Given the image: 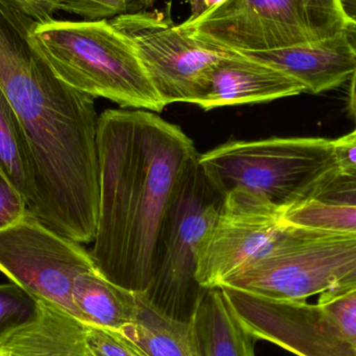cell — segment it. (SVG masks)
<instances>
[{"label":"cell","mask_w":356,"mask_h":356,"mask_svg":"<svg viewBox=\"0 0 356 356\" xmlns=\"http://www.w3.org/2000/svg\"><path fill=\"white\" fill-rule=\"evenodd\" d=\"M37 22L0 0V87L31 152L42 223L81 244L95 238L99 197L95 98L56 76L31 33Z\"/></svg>","instance_id":"1"},{"label":"cell","mask_w":356,"mask_h":356,"mask_svg":"<svg viewBox=\"0 0 356 356\" xmlns=\"http://www.w3.org/2000/svg\"><path fill=\"white\" fill-rule=\"evenodd\" d=\"M99 197L92 259L108 280L146 293L173 199L199 154L177 125L143 110H106L97 133Z\"/></svg>","instance_id":"2"},{"label":"cell","mask_w":356,"mask_h":356,"mask_svg":"<svg viewBox=\"0 0 356 356\" xmlns=\"http://www.w3.org/2000/svg\"><path fill=\"white\" fill-rule=\"evenodd\" d=\"M35 47L58 79L122 108L160 113L166 108L133 44L108 20L37 23Z\"/></svg>","instance_id":"3"},{"label":"cell","mask_w":356,"mask_h":356,"mask_svg":"<svg viewBox=\"0 0 356 356\" xmlns=\"http://www.w3.org/2000/svg\"><path fill=\"white\" fill-rule=\"evenodd\" d=\"M198 163L223 196L240 191L282 215L311 201L339 170L332 141L322 138L234 140L199 154Z\"/></svg>","instance_id":"4"},{"label":"cell","mask_w":356,"mask_h":356,"mask_svg":"<svg viewBox=\"0 0 356 356\" xmlns=\"http://www.w3.org/2000/svg\"><path fill=\"white\" fill-rule=\"evenodd\" d=\"M178 25L200 41L236 52L282 49L347 31L339 0H223Z\"/></svg>","instance_id":"5"},{"label":"cell","mask_w":356,"mask_h":356,"mask_svg":"<svg viewBox=\"0 0 356 356\" xmlns=\"http://www.w3.org/2000/svg\"><path fill=\"white\" fill-rule=\"evenodd\" d=\"M356 267V234L286 223L273 246L219 286L280 301H307Z\"/></svg>","instance_id":"6"},{"label":"cell","mask_w":356,"mask_h":356,"mask_svg":"<svg viewBox=\"0 0 356 356\" xmlns=\"http://www.w3.org/2000/svg\"><path fill=\"white\" fill-rule=\"evenodd\" d=\"M224 196L199 163L180 184L156 245L149 300L177 319H190L203 288L196 280L198 251L223 209Z\"/></svg>","instance_id":"7"},{"label":"cell","mask_w":356,"mask_h":356,"mask_svg":"<svg viewBox=\"0 0 356 356\" xmlns=\"http://www.w3.org/2000/svg\"><path fill=\"white\" fill-rule=\"evenodd\" d=\"M220 288L254 340L297 356H356V290L312 305Z\"/></svg>","instance_id":"8"},{"label":"cell","mask_w":356,"mask_h":356,"mask_svg":"<svg viewBox=\"0 0 356 356\" xmlns=\"http://www.w3.org/2000/svg\"><path fill=\"white\" fill-rule=\"evenodd\" d=\"M95 268L83 244L48 227L29 211L0 230V273L35 302L54 305L81 321L73 286L81 274Z\"/></svg>","instance_id":"9"},{"label":"cell","mask_w":356,"mask_h":356,"mask_svg":"<svg viewBox=\"0 0 356 356\" xmlns=\"http://www.w3.org/2000/svg\"><path fill=\"white\" fill-rule=\"evenodd\" d=\"M108 21L133 44L166 106L196 104L205 93L213 65L230 51L192 37L161 12L146 10Z\"/></svg>","instance_id":"10"},{"label":"cell","mask_w":356,"mask_h":356,"mask_svg":"<svg viewBox=\"0 0 356 356\" xmlns=\"http://www.w3.org/2000/svg\"><path fill=\"white\" fill-rule=\"evenodd\" d=\"M282 215L261 201L232 191L201 243L196 280L203 289L217 288L238 270L265 255L284 232Z\"/></svg>","instance_id":"11"},{"label":"cell","mask_w":356,"mask_h":356,"mask_svg":"<svg viewBox=\"0 0 356 356\" xmlns=\"http://www.w3.org/2000/svg\"><path fill=\"white\" fill-rule=\"evenodd\" d=\"M305 92L300 83L282 71L230 50L213 65L205 93L195 106L207 112L273 102Z\"/></svg>","instance_id":"12"},{"label":"cell","mask_w":356,"mask_h":356,"mask_svg":"<svg viewBox=\"0 0 356 356\" xmlns=\"http://www.w3.org/2000/svg\"><path fill=\"white\" fill-rule=\"evenodd\" d=\"M240 54L282 71L313 94L340 87L356 69V41L348 31L313 43Z\"/></svg>","instance_id":"13"},{"label":"cell","mask_w":356,"mask_h":356,"mask_svg":"<svg viewBox=\"0 0 356 356\" xmlns=\"http://www.w3.org/2000/svg\"><path fill=\"white\" fill-rule=\"evenodd\" d=\"M0 356H95L87 340V324L71 314L37 302L31 319L0 343Z\"/></svg>","instance_id":"14"},{"label":"cell","mask_w":356,"mask_h":356,"mask_svg":"<svg viewBox=\"0 0 356 356\" xmlns=\"http://www.w3.org/2000/svg\"><path fill=\"white\" fill-rule=\"evenodd\" d=\"M200 356H255L254 339L232 311L222 288L203 289L191 316Z\"/></svg>","instance_id":"15"},{"label":"cell","mask_w":356,"mask_h":356,"mask_svg":"<svg viewBox=\"0 0 356 356\" xmlns=\"http://www.w3.org/2000/svg\"><path fill=\"white\" fill-rule=\"evenodd\" d=\"M138 293L114 284L95 268L77 277L72 297L83 323L119 332L135 319Z\"/></svg>","instance_id":"16"},{"label":"cell","mask_w":356,"mask_h":356,"mask_svg":"<svg viewBox=\"0 0 356 356\" xmlns=\"http://www.w3.org/2000/svg\"><path fill=\"white\" fill-rule=\"evenodd\" d=\"M119 332L148 356H200L191 318L182 320L167 315L145 293H138L133 323Z\"/></svg>","instance_id":"17"},{"label":"cell","mask_w":356,"mask_h":356,"mask_svg":"<svg viewBox=\"0 0 356 356\" xmlns=\"http://www.w3.org/2000/svg\"><path fill=\"white\" fill-rule=\"evenodd\" d=\"M0 169L22 195L29 209L35 199L31 152L20 122L0 87Z\"/></svg>","instance_id":"18"},{"label":"cell","mask_w":356,"mask_h":356,"mask_svg":"<svg viewBox=\"0 0 356 356\" xmlns=\"http://www.w3.org/2000/svg\"><path fill=\"white\" fill-rule=\"evenodd\" d=\"M282 221L290 225L356 234V207L309 201L284 211Z\"/></svg>","instance_id":"19"},{"label":"cell","mask_w":356,"mask_h":356,"mask_svg":"<svg viewBox=\"0 0 356 356\" xmlns=\"http://www.w3.org/2000/svg\"><path fill=\"white\" fill-rule=\"evenodd\" d=\"M156 0H63L60 10L79 15L88 21L108 20L146 12Z\"/></svg>","instance_id":"20"},{"label":"cell","mask_w":356,"mask_h":356,"mask_svg":"<svg viewBox=\"0 0 356 356\" xmlns=\"http://www.w3.org/2000/svg\"><path fill=\"white\" fill-rule=\"evenodd\" d=\"M37 302L16 284H0V343L31 319Z\"/></svg>","instance_id":"21"},{"label":"cell","mask_w":356,"mask_h":356,"mask_svg":"<svg viewBox=\"0 0 356 356\" xmlns=\"http://www.w3.org/2000/svg\"><path fill=\"white\" fill-rule=\"evenodd\" d=\"M87 340L95 356H148L118 332L88 325Z\"/></svg>","instance_id":"22"},{"label":"cell","mask_w":356,"mask_h":356,"mask_svg":"<svg viewBox=\"0 0 356 356\" xmlns=\"http://www.w3.org/2000/svg\"><path fill=\"white\" fill-rule=\"evenodd\" d=\"M311 201L328 205L356 207V175L337 170L320 184Z\"/></svg>","instance_id":"23"},{"label":"cell","mask_w":356,"mask_h":356,"mask_svg":"<svg viewBox=\"0 0 356 356\" xmlns=\"http://www.w3.org/2000/svg\"><path fill=\"white\" fill-rule=\"evenodd\" d=\"M27 211L26 201L0 169V230L22 219Z\"/></svg>","instance_id":"24"},{"label":"cell","mask_w":356,"mask_h":356,"mask_svg":"<svg viewBox=\"0 0 356 356\" xmlns=\"http://www.w3.org/2000/svg\"><path fill=\"white\" fill-rule=\"evenodd\" d=\"M20 12L37 23L54 20V15L60 10L63 0H8Z\"/></svg>","instance_id":"25"},{"label":"cell","mask_w":356,"mask_h":356,"mask_svg":"<svg viewBox=\"0 0 356 356\" xmlns=\"http://www.w3.org/2000/svg\"><path fill=\"white\" fill-rule=\"evenodd\" d=\"M332 148L339 171L356 175V129L353 133L332 141Z\"/></svg>","instance_id":"26"},{"label":"cell","mask_w":356,"mask_h":356,"mask_svg":"<svg viewBox=\"0 0 356 356\" xmlns=\"http://www.w3.org/2000/svg\"><path fill=\"white\" fill-rule=\"evenodd\" d=\"M353 290H356V267L338 280L330 290L320 294L318 302H326Z\"/></svg>","instance_id":"27"},{"label":"cell","mask_w":356,"mask_h":356,"mask_svg":"<svg viewBox=\"0 0 356 356\" xmlns=\"http://www.w3.org/2000/svg\"><path fill=\"white\" fill-rule=\"evenodd\" d=\"M222 1L223 0H190L191 16L188 17L186 22H192V21L200 18L201 16L207 14L209 10L221 3Z\"/></svg>","instance_id":"28"},{"label":"cell","mask_w":356,"mask_h":356,"mask_svg":"<svg viewBox=\"0 0 356 356\" xmlns=\"http://www.w3.org/2000/svg\"><path fill=\"white\" fill-rule=\"evenodd\" d=\"M345 20L347 31L356 38V0H339Z\"/></svg>","instance_id":"29"},{"label":"cell","mask_w":356,"mask_h":356,"mask_svg":"<svg viewBox=\"0 0 356 356\" xmlns=\"http://www.w3.org/2000/svg\"><path fill=\"white\" fill-rule=\"evenodd\" d=\"M350 90H349V110H350L351 117L355 123L356 129V69L353 76H351Z\"/></svg>","instance_id":"30"}]
</instances>
